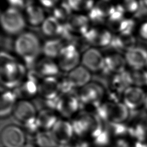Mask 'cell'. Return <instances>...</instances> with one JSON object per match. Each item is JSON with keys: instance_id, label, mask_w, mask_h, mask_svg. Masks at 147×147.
Listing matches in <instances>:
<instances>
[{"instance_id": "43", "label": "cell", "mask_w": 147, "mask_h": 147, "mask_svg": "<svg viewBox=\"0 0 147 147\" xmlns=\"http://www.w3.org/2000/svg\"><path fill=\"white\" fill-rule=\"evenodd\" d=\"M57 147H73V146L71 145L69 143H68V144H65L58 145Z\"/></svg>"}, {"instance_id": "18", "label": "cell", "mask_w": 147, "mask_h": 147, "mask_svg": "<svg viewBox=\"0 0 147 147\" xmlns=\"http://www.w3.org/2000/svg\"><path fill=\"white\" fill-rule=\"evenodd\" d=\"M13 113L15 118L22 123L37 117L34 106L26 99L17 102Z\"/></svg>"}, {"instance_id": "45", "label": "cell", "mask_w": 147, "mask_h": 147, "mask_svg": "<svg viewBox=\"0 0 147 147\" xmlns=\"http://www.w3.org/2000/svg\"><path fill=\"white\" fill-rule=\"evenodd\" d=\"M24 147H36V146L32 144H26Z\"/></svg>"}, {"instance_id": "26", "label": "cell", "mask_w": 147, "mask_h": 147, "mask_svg": "<svg viewBox=\"0 0 147 147\" xmlns=\"http://www.w3.org/2000/svg\"><path fill=\"white\" fill-rule=\"evenodd\" d=\"M64 46L61 38H52L44 42L42 47V52L46 57L52 59L58 57Z\"/></svg>"}, {"instance_id": "3", "label": "cell", "mask_w": 147, "mask_h": 147, "mask_svg": "<svg viewBox=\"0 0 147 147\" xmlns=\"http://www.w3.org/2000/svg\"><path fill=\"white\" fill-rule=\"evenodd\" d=\"M129 110L123 102L110 101L98 105L95 114L103 122L122 123L127 119Z\"/></svg>"}, {"instance_id": "27", "label": "cell", "mask_w": 147, "mask_h": 147, "mask_svg": "<svg viewBox=\"0 0 147 147\" xmlns=\"http://www.w3.org/2000/svg\"><path fill=\"white\" fill-rule=\"evenodd\" d=\"M37 120L40 128L44 130H49L52 129L58 119L52 110L44 109L37 114Z\"/></svg>"}, {"instance_id": "1", "label": "cell", "mask_w": 147, "mask_h": 147, "mask_svg": "<svg viewBox=\"0 0 147 147\" xmlns=\"http://www.w3.org/2000/svg\"><path fill=\"white\" fill-rule=\"evenodd\" d=\"M25 74L26 69L23 64L17 61L9 53L1 51L0 79L4 87L15 89L22 83Z\"/></svg>"}, {"instance_id": "38", "label": "cell", "mask_w": 147, "mask_h": 147, "mask_svg": "<svg viewBox=\"0 0 147 147\" xmlns=\"http://www.w3.org/2000/svg\"><path fill=\"white\" fill-rule=\"evenodd\" d=\"M60 94H65L73 92L74 86L68 78V77L63 78L59 81Z\"/></svg>"}, {"instance_id": "44", "label": "cell", "mask_w": 147, "mask_h": 147, "mask_svg": "<svg viewBox=\"0 0 147 147\" xmlns=\"http://www.w3.org/2000/svg\"><path fill=\"white\" fill-rule=\"evenodd\" d=\"M143 106L144 107L145 109L147 111V95H146V99H145V102H144V104Z\"/></svg>"}, {"instance_id": "16", "label": "cell", "mask_w": 147, "mask_h": 147, "mask_svg": "<svg viewBox=\"0 0 147 147\" xmlns=\"http://www.w3.org/2000/svg\"><path fill=\"white\" fill-rule=\"evenodd\" d=\"M114 6L109 0H100L89 11L88 18L94 22L101 23L109 18Z\"/></svg>"}, {"instance_id": "2", "label": "cell", "mask_w": 147, "mask_h": 147, "mask_svg": "<svg viewBox=\"0 0 147 147\" xmlns=\"http://www.w3.org/2000/svg\"><path fill=\"white\" fill-rule=\"evenodd\" d=\"M14 51L22 59L26 67L30 69L36 63L42 51V47L35 34L24 32L15 40Z\"/></svg>"}, {"instance_id": "35", "label": "cell", "mask_w": 147, "mask_h": 147, "mask_svg": "<svg viewBox=\"0 0 147 147\" xmlns=\"http://www.w3.org/2000/svg\"><path fill=\"white\" fill-rule=\"evenodd\" d=\"M107 129L109 131L110 134H113L115 136H122L125 135L128 132V128L122 123H107Z\"/></svg>"}, {"instance_id": "5", "label": "cell", "mask_w": 147, "mask_h": 147, "mask_svg": "<svg viewBox=\"0 0 147 147\" xmlns=\"http://www.w3.org/2000/svg\"><path fill=\"white\" fill-rule=\"evenodd\" d=\"M24 130L14 124L3 127L1 133V142L4 147H24L26 144Z\"/></svg>"}, {"instance_id": "8", "label": "cell", "mask_w": 147, "mask_h": 147, "mask_svg": "<svg viewBox=\"0 0 147 147\" xmlns=\"http://www.w3.org/2000/svg\"><path fill=\"white\" fill-rule=\"evenodd\" d=\"M80 106L78 95L72 92L59 95L56 110L63 116L69 117L78 111Z\"/></svg>"}, {"instance_id": "28", "label": "cell", "mask_w": 147, "mask_h": 147, "mask_svg": "<svg viewBox=\"0 0 147 147\" xmlns=\"http://www.w3.org/2000/svg\"><path fill=\"white\" fill-rule=\"evenodd\" d=\"M38 83L27 79L26 81L22 83L18 87L15 88L14 92L17 98H32L38 93Z\"/></svg>"}, {"instance_id": "4", "label": "cell", "mask_w": 147, "mask_h": 147, "mask_svg": "<svg viewBox=\"0 0 147 147\" xmlns=\"http://www.w3.org/2000/svg\"><path fill=\"white\" fill-rule=\"evenodd\" d=\"M1 26L9 35H15L21 33L26 26V20L20 10L9 7L1 15Z\"/></svg>"}, {"instance_id": "22", "label": "cell", "mask_w": 147, "mask_h": 147, "mask_svg": "<svg viewBox=\"0 0 147 147\" xmlns=\"http://www.w3.org/2000/svg\"><path fill=\"white\" fill-rule=\"evenodd\" d=\"M67 77L75 88H82L90 83L91 74L83 65H78L69 72Z\"/></svg>"}, {"instance_id": "31", "label": "cell", "mask_w": 147, "mask_h": 147, "mask_svg": "<svg viewBox=\"0 0 147 147\" xmlns=\"http://www.w3.org/2000/svg\"><path fill=\"white\" fill-rule=\"evenodd\" d=\"M110 133L107 129L103 127L91 136L94 144L100 147L107 145L110 140Z\"/></svg>"}, {"instance_id": "7", "label": "cell", "mask_w": 147, "mask_h": 147, "mask_svg": "<svg viewBox=\"0 0 147 147\" xmlns=\"http://www.w3.org/2000/svg\"><path fill=\"white\" fill-rule=\"evenodd\" d=\"M104 90L100 84L90 82L81 88L78 94L81 105L96 107L101 103L104 95Z\"/></svg>"}, {"instance_id": "11", "label": "cell", "mask_w": 147, "mask_h": 147, "mask_svg": "<svg viewBox=\"0 0 147 147\" xmlns=\"http://www.w3.org/2000/svg\"><path fill=\"white\" fill-rule=\"evenodd\" d=\"M146 95L142 87L132 85L123 92V103L129 110H136L144 106Z\"/></svg>"}, {"instance_id": "37", "label": "cell", "mask_w": 147, "mask_h": 147, "mask_svg": "<svg viewBox=\"0 0 147 147\" xmlns=\"http://www.w3.org/2000/svg\"><path fill=\"white\" fill-rule=\"evenodd\" d=\"M15 40L8 35H2L1 37V47L2 51L9 52L14 51Z\"/></svg>"}, {"instance_id": "25", "label": "cell", "mask_w": 147, "mask_h": 147, "mask_svg": "<svg viewBox=\"0 0 147 147\" xmlns=\"http://www.w3.org/2000/svg\"><path fill=\"white\" fill-rule=\"evenodd\" d=\"M136 41L133 34L119 33L113 36L110 46L115 49L124 51L125 52L136 46Z\"/></svg>"}, {"instance_id": "34", "label": "cell", "mask_w": 147, "mask_h": 147, "mask_svg": "<svg viewBox=\"0 0 147 147\" xmlns=\"http://www.w3.org/2000/svg\"><path fill=\"white\" fill-rule=\"evenodd\" d=\"M119 4L122 7L125 12L132 14L137 13L140 6L138 0H120Z\"/></svg>"}, {"instance_id": "24", "label": "cell", "mask_w": 147, "mask_h": 147, "mask_svg": "<svg viewBox=\"0 0 147 147\" xmlns=\"http://www.w3.org/2000/svg\"><path fill=\"white\" fill-rule=\"evenodd\" d=\"M17 96L14 91L6 90L1 94L0 100V115L1 118H6L13 112L17 103Z\"/></svg>"}, {"instance_id": "14", "label": "cell", "mask_w": 147, "mask_h": 147, "mask_svg": "<svg viewBox=\"0 0 147 147\" xmlns=\"http://www.w3.org/2000/svg\"><path fill=\"white\" fill-rule=\"evenodd\" d=\"M51 131L57 145L69 143L74 134L72 123L61 119H58Z\"/></svg>"}, {"instance_id": "33", "label": "cell", "mask_w": 147, "mask_h": 147, "mask_svg": "<svg viewBox=\"0 0 147 147\" xmlns=\"http://www.w3.org/2000/svg\"><path fill=\"white\" fill-rule=\"evenodd\" d=\"M133 85L142 87L147 86V70L144 69L133 70L131 72Z\"/></svg>"}, {"instance_id": "21", "label": "cell", "mask_w": 147, "mask_h": 147, "mask_svg": "<svg viewBox=\"0 0 147 147\" xmlns=\"http://www.w3.org/2000/svg\"><path fill=\"white\" fill-rule=\"evenodd\" d=\"M111 80V87L114 92L121 94L129 87L133 85L131 72L126 70L117 74H114Z\"/></svg>"}, {"instance_id": "36", "label": "cell", "mask_w": 147, "mask_h": 147, "mask_svg": "<svg viewBox=\"0 0 147 147\" xmlns=\"http://www.w3.org/2000/svg\"><path fill=\"white\" fill-rule=\"evenodd\" d=\"M23 124L25 134L27 133L29 135H34L36 136L39 132L38 130L40 127L37 120V117L24 123Z\"/></svg>"}, {"instance_id": "12", "label": "cell", "mask_w": 147, "mask_h": 147, "mask_svg": "<svg viewBox=\"0 0 147 147\" xmlns=\"http://www.w3.org/2000/svg\"><path fill=\"white\" fill-rule=\"evenodd\" d=\"M81 61L85 68L94 72L102 71L105 67V57L94 48L87 49L82 55Z\"/></svg>"}, {"instance_id": "23", "label": "cell", "mask_w": 147, "mask_h": 147, "mask_svg": "<svg viewBox=\"0 0 147 147\" xmlns=\"http://www.w3.org/2000/svg\"><path fill=\"white\" fill-rule=\"evenodd\" d=\"M25 11L26 20L32 26L41 25L46 18L42 8L33 2L30 1L26 5Z\"/></svg>"}, {"instance_id": "39", "label": "cell", "mask_w": 147, "mask_h": 147, "mask_svg": "<svg viewBox=\"0 0 147 147\" xmlns=\"http://www.w3.org/2000/svg\"><path fill=\"white\" fill-rule=\"evenodd\" d=\"M138 35L143 40L147 41V21L142 22L138 26Z\"/></svg>"}, {"instance_id": "46", "label": "cell", "mask_w": 147, "mask_h": 147, "mask_svg": "<svg viewBox=\"0 0 147 147\" xmlns=\"http://www.w3.org/2000/svg\"><path fill=\"white\" fill-rule=\"evenodd\" d=\"M144 5L147 8V0H142Z\"/></svg>"}, {"instance_id": "15", "label": "cell", "mask_w": 147, "mask_h": 147, "mask_svg": "<svg viewBox=\"0 0 147 147\" xmlns=\"http://www.w3.org/2000/svg\"><path fill=\"white\" fill-rule=\"evenodd\" d=\"M38 94L42 99H52L60 95L59 81L55 77L43 78L38 84Z\"/></svg>"}, {"instance_id": "32", "label": "cell", "mask_w": 147, "mask_h": 147, "mask_svg": "<svg viewBox=\"0 0 147 147\" xmlns=\"http://www.w3.org/2000/svg\"><path fill=\"white\" fill-rule=\"evenodd\" d=\"M67 3L73 10H90L94 6L93 0H67Z\"/></svg>"}, {"instance_id": "10", "label": "cell", "mask_w": 147, "mask_h": 147, "mask_svg": "<svg viewBox=\"0 0 147 147\" xmlns=\"http://www.w3.org/2000/svg\"><path fill=\"white\" fill-rule=\"evenodd\" d=\"M82 36L88 45L105 47L110 45L114 36L109 30L100 28H90Z\"/></svg>"}, {"instance_id": "19", "label": "cell", "mask_w": 147, "mask_h": 147, "mask_svg": "<svg viewBox=\"0 0 147 147\" xmlns=\"http://www.w3.org/2000/svg\"><path fill=\"white\" fill-rule=\"evenodd\" d=\"M88 17L82 14H75L71 15L65 25L72 34L78 33L83 36L90 29Z\"/></svg>"}, {"instance_id": "13", "label": "cell", "mask_w": 147, "mask_h": 147, "mask_svg": "<svg viewBox=\"0 0 147 147\" xmlns=\"http://www.w3.org/2000/svg\"><path fill=\"white\" fill-rule=\"evenodd\" d=\"M127 65L132 70L144 69L147 64V49L135 46L125 52Z\"/></svg>"}, {"instance_id": "30", "label": "cell", "mask_w": 147, "mask_h": 147, "mask_svg": "<svg viewBox=\"0 0 147 147\" xmlns=\"http://www.w3.org/2000/svg\"><path fill=\"white\" fill-rule=\"evenodd\" d=\"M72 10L68 5L67 2H63L60 5H56L55 7L53 12V16L61 22L62 21H65L66 23L72 15Z\"/></svg>"}, {"instance_id": "40", "label": "cell", "mask_w": 147, "mask_h": 147, "mask_svg": "<svg viewBox=\"0 0 147 147\" xmlns=\"http://www.w3.org/2000/svg\"><path fill=\"white\" fill-rule=\"evenodd\" d=\"M8 2L10 7L16 8L18 10H21L25 6L24 0H6Z\"/></svg>"}, {"instance_id": "17", "label": "cell", "mask_w": 147, "mask_h": 147, "mask_svg": "<svg viewBox=\"0 0 147 147\" xmlns=\"http://www.w3.org/2000/svg\"><path fill=\"white\" fill-rule=\"evenodd\" d=\"M127 63L124 56L118 53L105 57V67L102 72L105 74H117L126 70Z\"/></svg>"}, {"instance_id": "42", "label": "cell", "mask_w": 147, "mask_h": 147, "mask_svg": "<svg viewBox=\"0 0 147 147\" xmlns=\"http://www.w3.org/2000/svg\"><path fill=\"white\" fill-rule=\"evenodd\" d=\"M73 147H89V144L85 141H81L74 145Z\"/></svg>"}, {"instance_id": "20", "label": "cell", "mask_w": 147, "mask_h": 147, "mask_svg": "<svg viewBox=\"0 0 147 147\" xmlns=\"http://www.w3.org/2000/svg\"><path fill=\"white\" fill-rule=\"evenodd\" d=\"M34 68L43 78L55 77L59 72V67L52 59L45 57L35 64Z\"/></svg>"}, {"instance_id": "41", "label": "cell", "mask_w": 147, "mask_h": 147, "mask_svg": "<svg viewBox=\"0 0 147 147\" xmlns=\"http://www.w3.org/2000/svg\"><path fill=\"white\" fill-rule=\"evenodd\" d=\"M41 5L48 8H51L56 6L59 0H37Z\"/></svg>"}, {"instance_id": "6", "label": "cell", "mask_w": 147, "mask_h": 147, "mask_svg": "<svg viewBox=\"0 0 147 147\" xmlns=\"http://www.w3.org/2000/svg\"><path fill=\"white\" fill-rule=\"evenodd\" d=\"M57 58L59 68L68 72L78 66L80 60L79 49L71 43L63 47Z\"/></svg>"}, {"instance_id": "9", "label": "cell", "mask_w": 147, "mask_h": 147, "mask_svg": "<svg viewBox=\"0 0 147 147\" xmlns=\"http://www.w3.org/2000/svg\"><path fill=\"white\" fill-rule=\"evenodd\" d=\"M41 30L46 36L52 38L60 37L68 40L71 35L65 24H62L53 16L45 19L41 24Z\"/></svg>"}, {"instance_id": "47", "label": "cell", "mask_w": 147, "mask_h": 147, "mask_svg": "<svg viewBox=\"0 0 147 147\" xmlns=\"http://www.w3.org/2000/svg\"><path fill=\"white\" fill-rule=\"evenodd\" d=\"M145 69L147 70V64H146V67H145Z\"/></svg>"}, {"instance_id": "29", "label": "cell", "mask_w": 147, "mask_h": 147, "mask_svg": "<svg viewBox=\"0 0 147 147\" xmlns=\"http://www.w3.org/2000/svg\"><path fill=\"white\" fill-rule=\"evenodd\" d=\"M35 141L38 147H57L58 145L49 130L39 131L35 136Z\"/></svg>"}]
</instances>
